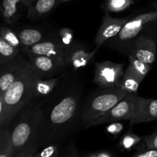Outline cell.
Instances as JSON below:
<instances>
[{"label": "cell", "instance_id": "1", "mask_svg": "<svg viewBox=\"0 0 157 157\" xmlns=\"http://www.w3.org/2000/svg\"><path fill=\"white\" fill-rule=\"evenodd\" d=\"M48 109L43 108L44 118L38 142V149L52 144H59L75 130L74 122L81 114V94L79 90L62 92L55 97Z\"/></svg>", "mask_w": 157, "mask_h": 157}, {"label": "cell", "instance_id": "2", "mask_svg": "<svg viewBox=\"0 0 157 157\" xmlns=\"http://www.w3.org/2000/svg\"><path fill=\"white\" fill-rule=\"evenodd\" d=\"M38 78V74L29 64L24 75L12 84L3 94H0L1 129L7 127L21 110L35 101L34 87Z\"/></svg>", "mask_w": 157, "mask_h": 157}, {"label": "cell", "instance_id": "3", "mask_svg": "<svg viewBox=\"0 0 157 157\" xmlns=\"http://www.w3.org/2000/svg\"><path fill=\"white\" fill-rule=\"evenodd\" d=\"M43 118L42 101L35 100L21 110L18 120L11 130L15 155L29 146L38 145Z\"/></svg>", "mask_w": 157, "mask_h": 157}, {"label": "cell", "instance_id": "4", "mask_svg": "<svg viewBox=\"0 0 157 157\" xmlns=\"http://www.w3.org/2000/svg\"><path fill=\"white\" fill-rule=\"evenodd\" d=\"M128 94V92L117 86L100 90L82 106L81 114L82 125L85 127L94 120L101 117Z\"/></svg>", "mask_w": 157, "mask_h": 157}, {"label": "cell", "instance_id": "5", "mask_svg": "<svg viewBox=\"0 0 157 157\" xmlns=\"http://www.w3.org/2000/svg\"><path fill=\"white\" fill-rule=\"evenodd\" d=\"M136 96H137V94H129L117 105L112 107L110 110L101 115V117L89 123L84 127V128H88V127L104 124H109V123L111 124V123L117 122L123 120L130 121L133 115V110H134Z\"/></svg>", "mask_w": 157, "mask_h": 157}, {"label": "cell", "instance_id": "6", "mask_svg": "<svg viewBox=\"0 0 157 157\" xmlns=\"http://www.w3.org/2000/svg\"><path fill=\"white\" fill-rule=\"evenodd\" d=\"M157 21V11L141 14L134 18L129 19L128 21L123 27L122 30L117 36L115 37V40L121 44H130L136 39L140 33L152 23Z\"/></svg>", "mask_w": 157, "mask_h": 157}, {"label": "cell", "instance_id": "7", "mask_svg": "<svg viewBox=\"0 0 157 157\" xmlns=\"http://www.w3.org/2000/svg\"><path fill=\"white\" fill-rule=\"evenodd\" d=\"M29 64L40 78H51L65 70L68 66L64 56H34L29 58Z\"/></svg>", "mask_w": 157, "mask_h": 157}, {"label": "cell", "instance_id": "8", "mask_svg": "<svg viewBox=\"0 0 157 157\" xmlns=\"http://www.w3.org/2000/svg\"><path fill=\"white\" fill-rule=\"evenodd\" d=\"M124 64L106 61L95 63L93 82L101 88L115 87L124 75Z\"/></svg>", "mask_w": 157, "mask_h": 157}, {"label": "cell", "instance_id": "9", "mask_svg": "<svg viewBox=\"0 0 157 157\" xmlns=\"http://www.w3.org/2000/svg\"><path fill=\"white\" fill-rule=\"evenodd\" d=\"M0 67V94H3L12 84L24 75L29 67V59L23 55H18Z\"/></svg>", "mask_w": 157, "mask_h": 157}, {"label": "cell", "instance_id": "10", "mask_svg": "<svg viewBox=\"0 0 157 157\" xmlns=\"http://www.w3.org/2000/svg\"><path fill=\"white\" fill-rule=\"evenodd\" d=\"M129 55L151 65L156 60V41L149 35H140L129 46Z\"/></svg>", "mask_w": 157, "mask_h": 157}, {"label": "cell", "instance_id": "11", "mask_svg": "<svg viewBox=\"0 0 157 157\" xmlns=\"http://www.w3.org/2000/svg\"><path fill=\"white\" fill-rule=\"evenodd\" d=\"M129 19L128 18H112L108 13H106L95 38L97 48H99L104 42L117 36Z\"/></svg>", "mask_w": 157, "mask_h": 157}, {"label": "cell", "instance_id": "12", "mask_svg": "<svg viewBox=\"0 0 157 157\" xmlns=\"http://www.w3.org/2000/svg\"><path fill=\"white\" fill-rule=\"evenodd\" d=\"M65 45L61 40H45L22 49L25 55L34 56H64L66 54Z\"/></svg>", "mask_w": 157, "mask_h": 157}, {"label": "cell", "instance_id": "13", "mask_svg": "<svg viewBox=\"0 0 157 157\" xmlns=\"http://www.w3.org/2000/svg\"><path fill=\"white\" fill-rule=\"evenodd\" d=\"M155 120H157V99L142 98L137 95L130 123L139 124Z\"/></svg>", "mask_w": 157, "mask_h": 157}, {"label": "cell", "instance_id": "14", "mask_svg": "<svg viewBox=\"0 0 157 157\" xmlns=\"http://www.w3.org/2000/svg\"><path fill=\"white\" fill-rule=\"evenodd\" d=\"M98 49V48H96L92 52H87L84 49L71 46L66 50L65 59L68 66L71 65L76 68L84 67L93 59Z\"/></svg>", "mask_w": 157, "mask_h": 157}, {"label": "cell", "instance_id": "15", "mask_svg": "<svg viewBox=\"0 0 157 157\" xmlns=\"http://www.w3.org/2000/svg\"><path fill=\"white\" fill-rule=\"evenodd\" d=\"M144 78V77L136 73L130 66H128L117 86L129 94H136Z\"/></svg>", "mask_w": 157, "mask_h": 157}, {"label": "cell", "instance_id": "16", "mask_svg": "<svg viewBox=\"0 0 157 157\" xmlns=\"http://www.w3.org/2000/svg\"><path fill=\"white\" fill-rule=\"evenodd\" d=\"M60 80L61 78L43 79L39 77L35 81L34 87L35 100L50 95L55 90V87L59 84Z\"/></svg>", "mask_w": 157, "mask_h": 157}, {"label": "cell", "instance_id": "17", "mask_svg": "<svg viewBox=\"0 0 157 157\" xmlns=\"http://www.w3.org/2000/svg\"><path fill=\"white\" fill-rule=\"evenodd\" d=\"M17 35L22 45V49L43 41L44 38L42 32L36 29H24Z\"/></svg>", "mask_w": 157, "mask_h": 157}, {"label": "cell", "instance_id": "18", "mask_svg": "<svg viewBox=\"0 0 157 157\" xmlns=\"http://www.w3.org/2000/svg\"><path fill=\"white\" fill-rule=\"evenodd\" d=\"M15 149L9 129H1L0 132V157H14Z\"/></svg>", "mask_w": 157, "mask_h": 157}, {"label": "cell", "instance_id": "19", "mask_svg": "<svg viewBox=\"0 0 157 157\" xmlns=\"http://www.w3.org/2000/svg\"><path fill=\"white\" fill-rule=\"evenodd\" d=\"M21 49L14 47L0 37V66L13 60L19 55Z\"/></svg>", "mask_w": 157, "mask_h": 157}, {"label": "cell", "instance_id": "20", "mask_svg": "<svg viewBox=\"0 0 157 157\" xmlns=\"http://www.w3.org/2000/svg\"><path fill=\"white\" fill-rule=\"evenodd\" d=\"M20 0H3L2 17L4 21L8 24H12L15 21V17L17 13V4Z\"/></svg>", "mask_w": 157, "mask_h": 157}, {"label": "cell", "instance_id": "21", "mask_svg": "<svg viewBox=\"0 0 157 157\" xmlns=\"http://www.w3.org/2000/svg\"><path fill=\"white\" fill-rule=\"evenodd\" d=\"M56 0H38L34 8V12L29 15V18L32 16H42L48 13L55 6Z\"/></svg>", "mask_w": 157, "mask_h": 157}, {"label": "cell", "instance_id": "22", "mask_svg": "<svg viewBox=\"0 0 157 157\" xmlns=\"http://www.w3.org/2000/svg\"><path fill=\"white\" fill-rule=\"evenodd\" d=\"M129 66L132 67L136 73L145 78L146 75L151 70V65L140 61L132 55H129Z\"/></svg>", "mask_w": 157, "mask_h": 157}, {"label": "cell", "instance_id": "23", "mask_svg": "<svg viewBox=\"0 0 157 157\" xmlns=\"http://www.w3.org/2000/svg\"><path fill=\"white\" fill-rule=\"evenodd\" d=\"M1 38H2L5 41H7L10 44L17 48L22 49V45L21 44L18 35L13 32L11 29L7 27H2L1 29Z\"/></svg>", "mask_w": 157, "mask_h": 157}, {"label": "cell", "instance_id": "24", "mask_svg": "<svg viewBox=\"0 0 157 157\" xmlns=\"http://www.w3.org/2000/svg\"><path fill=\"white\" fill-rule=\"evenodd\" d=\"M59 155L58 144H52L38 149L34 157H59Z\"/></svg>", "mask_w": 157, "mask_h": 157}, {"label": "cell", "instance_id": "25", "mask_svg": "<svg viewBox=\"0 0 157 157\" xmlns=\"http://www.w3.org/2000/svg\"><path fill=\"white\" fill-rule=\"evenodd\" d=\"M141 141V138L137 135L134 134L131 131L127 132L125 135H124L120 141V146L123 150H129L134 147L136 144H139Z\"/></svg>", "mask_w": 157, "mask_h": 157}, {"label": "cell", "instance_id": "26", "mask_svg": "<svg viewBox=\"0 0 157 157\" xmlns=\"http://www.w3.org/2000/svg\"><path fill=\"white\" fill-rule=\"evenodd\" d=\"M131 0H108L107 8L110 12H121L131 5Z\"/></svg>", "mask_w": 157, "mask_h": 157}, {"label": "cell", "instance_id": "27", "mask_svg": "<svg viewBox=\"0 0 157 157\" xmlns=\"http://www.w3.org/2000/svg\"><path fill=\"white\" fill-rule=\"evenodd\" d=\"M59 36L64 45H69L73 40V32L69 29H62L59 31Z\"/></svg>", "mask_w": 157, "mask_h": 157}, {"label": "cell", "instance_id": "28", "mask_svg": "<svg viewBox=\"0 0 157 157\" xmlns=\"http://www.w3.org/2000/svg\"><path fill=\"white\" fill-rule=\"evenodd\" d=\"M146 149H156L157 150V128L151 134L148 135L144 139Z\"/></svg>", "mask_w": 157, "mask_h": 157}, {"label": "cell", "instance_id": "29", "mask_svg": "<svg viewBox=\"0 0 157 157\" xmlns=\"http://www.w3.org/2000/svg\"><path fill=\"white\" fill-rule=\"evenodd\" d=\"M38 149V147L37 144L31 145L28 147L27 148L24 149L21 151L18 152V153L15 155L14 157H34L35 152Z\"/></svg>", "mask_w": 157, "mask_h": 157}, {"label": "cell", "instance_id": "30", "mask_svg": "<svg viewBox=\"0 0 157 157\" xmlns=\"http://www.w3.org/2000/svg\"><path fill=\"white\" fill-rule=\"evenodd\" d=\"M123 129H124L123 124L120 122H113L107 127V131L110 134L118 135L121 133Z\"/></svg>", "mask_w": 157, "mask_h": 157}, {"label": "cell", "instance_id": "31", "mask_svg": "<svg viewBox=\"0 0 157 157\" xmlns=\"http://www.w3.org/2000/svg\"><path fill=\"white\" fill-rule=\"evenodd\" d=\"M130 157H157V150L156 149H145L144 150L137 152Z\"/></svg>", "mask_w": 157, "mask_h": 157}, {"label": "cell", "instance_id": "32", "mask_svg": "<svg viewBox=\"0 0 157 157\" xmlns=\"http://www.w3.org/2000/svg\"><path fill=\"white\" fill-rule=\"evenodd\" d=\"M59 157H82V156H81V155L77 152V150H75L74 147H71V148H69L67 149V150H64V153H63L62 154L59 155Z\"/></svg>", "mask_w": 157, "mask_h": 157}, {"label": "cell", "instance_id": "33", "mask_svg": "<svg viewBox=\"0 0 157 157\" xmlns=\"http://www.w3.org/2000/svg\"><path fill=\"white\" fill-rule=\"evenodd\" d=\"M90 157H113V155L107 151H101L91 155Z\"/></svg>", "mask_w": 157, "mask_h": 157}, {"label": "cell", "instance_id": "34", "mask_svg": "<svg viewBox=\"0 0 157 157\" xmlns=\"http://www.w3.org/2000/svg\"><path fill=\"white\" fill-rule=\"evenodd\" d=\"M153 7H154L155 9H156V10L157 11V1L153 4Z\"/></svg>", "mask_w": 157, "mask_h": 157}]
</instances>
